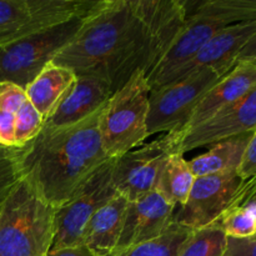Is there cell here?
Listing matches in <instances>:
<instances>
[{
    "label": "cell",
    "mask_w": 256,
    "mask_h": 256,
    "mask_svg": "<svg viewBox=\"0 0 256 256\" xmlns=\"http://www.w3.org/2000/svg\"><path fill=\"white\" fill-rule=\"evenodd\" d=\"M234 206L250 208L256 210V175L242 182V188L232 202V208Z\"/></svg>",
    "instance_id": "f1b7e54d"
},
{
    "label": "cell",
    "mask_w": 256,
    "mask_h": 256,
    "mask_svg": "<svg viewBox=\"0 0 256 256\" xmlns=\"http://www.w3.org/2000/svg\"><path fill=\"white\" fill-rule=\"evenodd\" d=\"M242 182L236 172L195 178L186 202L175 210L172 222L192 232L214 224L232 208Z\"/></svg>",
    "instance_id": "30bf717a"
},
{
    "label": "cell",
    "mask_w": 256,
    "mask_h": 256,
    "mask_svg": "<svg viewBox=\"0 0 256 256\" xmlns=\"http://www.w3.org/2000/svg\"><path fill=\"white\" fill-rule=\"evenodd\" d=\"M250 136L252 132H248L210 145V149L206 152L195 156L189 162V166L194 176L199 178L205 175L236 172Z\"/></svg>",
    "instance_id": "d6986e66"
},
{
    "label": "cell",
    "mask_w": 256,
    "mask_h": 256,
    "mask_svg": "<svg viewBox=\"0 0 256 256\" xmlns=\"http://www.w3.org/2000/svg\"><path fill=\"white\" fill-rule=\"evenodd\" d=\"M175 208L156 190L142 199L128 202L116 250L150 242L164 234L172 224Z\"/></svg>",
    "instance_id": "9a60e30c"
},
{
    "label": "cell",
    "mask_w": 256,
    "mask_h": 256,
    "mask_svg": "<svg viewBox=\"0 0 256 256\" xmlns=\"http://www.w3.org/2000/svg\"><path fill=\"white\" fill-rule=\"evenodd\" d=\"M96 0H0V46L89 12Z\"/></svg>",
    "instance_id": "52a82bcc"
},
{
    "label": "cell",
    "mask_w": 256,
    "mask_h": 256,
    "mask_svg": "<svg viewBox=\"0 0 256 256\" xmlns=\"http://www.w3.org/2000/svg\"><path fill=\"white\" fill-rule=\"evenodd\" d=\"M55 234V208L20 179L0 206V256H48Z\"/></svg>",
    "instance_id": "277c9868"
},
{
    "label": "cell",
    "mask_w": 256,
    "mask_h": 256,
    "mask_svg": "<svg viewBox=\"0 0 256 256\" xmlns=\"http://www.w3.org/2000/svg\"><path fill=\"white\" fill-rule=\"evenodd\" d=\"M44 118L26 100L15 114V148H22L34 139L44 126Z\"/></svg>",
    "instance_id": "cb8c5ba5"
},
{
    "label": "cell",
    "mask_w": 256,
    "mask_h": 256,
    "mask_svg": "<svg viewBox=\"0 0 256 256\" xmlns=\"http://www.w3.org/2000/svg\"><path fill=\"white\" fill-rule=\"evenodd\" d=\"M128 202L125 198L116 194L90 218L82 232V244L94 256H109L116 250Z\"/></svg>",
    "instance_id": "e0dca14e"
},
{
    "label": "cell",
    "mask_w": 256,
    "mask_h": 256,
    "mask_svg": "<svg viewBox=\"0 0 256 256\" xmlns=\"http://www.w3.org/2000/svg\"><path fill=\"white\" fill-rule=\"evenodd\" d=\"M256 62V32L240 52L238 56V62Z\"/></svg>",
    "instance_id": "1f68e13d"
},
{
    "label": "cell",
    "mask_w": 256,
    "mask_h": 256,
    "mask_svg": "<svg viewBox=\"0 0 256 256\" xmlns=\"http://www.w3.org/2000/svg\"><path fill=\"white\" fill-rule=\"evenodd\" d=\"M146 26L140 0H96L72 42L52 62L75 76L106 80L112 92L148 65Z\"/></svg>",
    "instance_id": "6da1fadb"
},
{
    "label": "cell",
    "mask_w": 256,
    "mask_h": 256,
    "mask_svg": "<svg viewBox=\"0 0 256 256\" xmlns=\"http://www.w3.org/2000/svg\"><path fill=\"white\" fill-rule=\"evenodd\" d=\"M48 256H94L92 252L88 249L85 245H78V246L64 248V249L50 250Z\"/></svg>",
    "instance_id": "4dcf8cb0"
},
{
    "label": "cell",
    "mask_w": 256,
    "mask_h": 256,
    "mask_svg": "<svg viewBox=\"0 0 256 256\" xmlns=\"http://www.w3.org/2000/svg\"><path fill=\"white\" fill-rule=\"evenodd\" d=\"M256 32V20L230 25L215 34L200 52L182 66L170 82L184 79L202 70L230 72L238 64V56ZM169 82V84H170Z\"/></svg>",
    "instance_id": "5bb4252c"
},
{
    "label": "cell",
    "mask_w": 256,
    "mask_h": 256,
    "mask_svg": "<svg viewBox=\"0 0 256 256\" xmlns=\"http://www.w3.org/2000/svg\"><path fill=\"white\" fill-rule=\"evenodd\" d=\"M0 145L15 148V114L0 110Z\"/></svg>",
    "instance_id": "f546056e"
},
{
    "label": "cell",
    "mask_w": 256,
    "mask_h": 256,
    "mask_svg": "<svg viewBox=\"0 0 256 256\" xmlns=\"http://www.w3.org/2000/svg\"><path fill=\"white\" fill-rule=\"evenodd\" d=\"M75 78L72 70L52 62L25 88L28 100L34 105L44 120L52 114Z\"/></svg>",
    "instance_id": "ac0fdd59"
},
{
    "label": "cell",
    "mask_w": 256,
    "mask_h": 256,
    "mask_svg": "<svg viewBox=\"0 0 256 256\" xmlns=\"http://www.w3.org/2000/svg\"><path fill=\"white\" fill-rule=\"evenodd\" d=\"M255 62V64H256V62Z\"/></svg>",
    "instance_id": "d6a6232c"
},
{
    "label": "cell",
    "mask_w": 256,
    "mask_h": 256,
    "mask_svg": "<svg viewBox=\"0 0 256 256\" xmlns=\"http://www.w3.org/2000/svg\"><path fill=\"white\" fill-rule=\"evenodd\" d=\"M220 228L226 238L256 236V210L250 208L234 206L228 209L219 220Z\"/></svg>",
    "instance_id": "603a6c76"
},
{
    "label": "cell",
    "mask_w": 256,
    "mask_h": 256,
    "mask_svg": "<svg viewBox=\"0 0 256 256\" xmlns=\"http://www.w3.org/2000/svg\"><path fill=\"white\" fill-rule=\"evenodd\" d=\"M254 86H256V64L252 62H239L202 95L185 124L179 130L169 134H184L204 124L218 112L238 102Z\"/></svg>",
    "instance_id": "4fadbf2b"
},
{
    "label": "cell",
    "mask_w": 256,
    "mask_h": 256,
    "mask_svg": "<svg viewBox=\"0 0 256 256\" xmlns=\"http://www.w3.org/2000/svg\"><path fill=\"white\" fill-rule=\"evenodd\" d=\"M236 174L242 182H246L256 175V129L252 132V136L248 142Z\"/></svg>",
    "instance_id": "4316f807"
},
{
    "label": "cell",
    "mask_w": 256,
    "mask_h": 256,
    "mask_svg": "<svg viewBox=\"0 0 256 256\" xmlns=\"http://www.w3.org/2000/svg\"><path fill=\"white\" fill-rule=\"evenodd\" d=\"M104 106L69 126H42L34 139L16 148L22 179L55 209L65 204L110 160L100 138Z\"/></svg>",
    "instance_id": "7a4b0ae2"
},
{
    "label": "cell",
    "mask_w": 256,
    "mask_h": 256,
    "mask_svg": "<svg viewBox=\"0 0 256 256\" xmlns=\"http://www.w3.org/2000/svg\"><path fill=\"white\" fill-rule=\"evenodd\" d=\"M256 129V86L204 124L180 135L165 134L172 152H185L252 132Z\"/></svg>",
    "instance_id": "8fae6325"
},
{
    "label": "cell",
    "mask_w": 256,
    "mask_h": 256,
    "mask_svg": "<svg viewBox=\"0 0 256 256\" xmlns=\"http://www.w3.org/2000/svg\"><path fill=\"white\" fill-rule=\"evenodd\" d=\"M192 232V230L172 222L166 232L156 239L116 250L109 256H178Z\"/></svg>",
    "instance_id": "44dd1931"
},
{
    "label": "cell",
    "mask_w": 256,
    "mask_h": 256,
    "mask_svg": "<svg viewBox=\"0 0 256 256\" xmlns=\"http://www.w3.org/2000/svg\"><path fill=\"white\" fill-rule=\"evenodd\" d=\"M256 20V0H204L189 2L184 26L164 56L146 75L150 89L169 84L215 34L230 25Z\"/></svg>",
    "instance_id": "3957f363"
},
{
    "label": "cell",
    "mask_w": 256,
    "mask_h": 256,
    "mask_svg": "<svg viewBox=\"0 0 256 256\" xmlns=\"http://www.w3.org/2000/svg\"><path fill=\"white\" fill-rule=\"evenodd\" d=\"M172 152L166 136L116 158L112 165L115 192L128 202H136L155 192L164 162Z\"/></svg>",
    "instance_id": "7c38bea8"
},
{
    "label": "cell",
    "mask_w": 256,
    "mask_h": 256,
    "mask_svg": "<svg viewBox=\"0 0 256 256\" xmlns=\"http://www.w3.org/2000/svg\"><path fill=\"white\" fill-rule=\"evenodd\" d=\"M114 160H108L65 204L55 209V234L50 250L82 245V232L90 218L118 194L112 179Z\"/></svg>",
    "instance_id": "9c48e42d"
},
{
    "label": "cell",
    "mask_w": 256,
    "mask_h": 256,
    "mask_svg": "<svg viewBox=\"0 0 256 256\" xmlns=\"http://www.w3.org/2000/svg\"><path fill=\"white\" fill-rule=\"evenodd\" d=\"M194 180L195 176L184 155L170 152L160 172L155 190L168 202L175 206H182L189 196Z\"/></svg>",
    "instance_id": "ffe728a7"
},
{
    "label": "cell",
    "mask_w": 256,
    "mask_h": 256,
    "mask_svg": "<svg viewBox=\"0 0 256 256\" xmlns=\"http://www.w3.org/2000/svg\"><path fill=\"white\" fill-rule=\"evenodd\" d=\"M84 16L0 46V82H14L25 89L72 42Z\"/></svg>",
    "instance_id": "8992f818"
},
{
    "label": "cell",
    "mask_w": 256,
    "mask_h": 256,
    "mask_svg": "<svg viewBox=\"0 0 256 256\" xmlns=\"http://www.w3.org/2000/svg\"><path fill=\"white\" fill-rule=\"evenodd\" d=\"M152 89L142 70H138L105 104L100 118V138L105 155L116 159L149 138L148 114Z\"/></svg>",
    "instance_id": "5b68a950"
},
{
    "label": "cell",
    "mask_w": 256,
    "mask_h": 256,
    "mask_svg": "<svg viewBox=\"0 0 256 256\" xmlns=\"http://www.w3.org/2000/svg\"><path fill=\"white\" fill-rule=\"evenodd\" d=\"M222 256H256V236L244 239L226 238V246Z\"/></svg>",
    "instance_id": "83f0119b"
},
{
    "label": "cell",
    "mask_w": 256,
    "mask_h": 256,
    "mask_svg": "<svg viewBox=\"0 0 256 256\" xmlns=\"http://www.w3.org/2000/svg\"><path fill=\"white\" fill-rule=\"evenodd\" d=\"M28 100L25 89L9 82H0V110L16 114Z\"/></svg>",
    "instance_id": "484cf974"
},
{
    "label": "cell",
    "mask_w": 256,
    "mask_h": 256,
    "mask_svg": "<svg viewBox=\"0 0 256 256\" xmlns=\"http://www.w3.org/2000/svg\"><path fill=\"white\" fill-rule=\"evenodd\" d=\"M112 86L106 80L92 75L76 76L52 114L44 128H62L79 122L102 109L112 98Z\"/></svg>",
    "instance_id": "2e32d148"
},
{
    "label": "cell",
    "mask_w": 256,
    "mask_h": 256,
    "mask_svg": "<svg viewBox=\"0 0 256 256\" xmlns=\"http://www.w3.org/2000/svg\"><path fill=\"white\" fill-rule=\"evenodd\" d=\"M20 179L16 148L0 145V206Z\"/></svg>",
    "instance_id": "d4e9b609"
},
{
    "label": "cell",
    "mask_w": 256,
    "mask_h": 256,
    "mask_svg": "<svg viewBox=\"0 0 256 256\" xmlns=\"http://www.w3.org/2000/svg\"><path fill=\"white\" fill-rule=\"evenodd\" d=\"M225 246L226 235L216 222L192 232L178 256H222Z\"/></svg>",
    "instance_id": "7402d4cb"
},
{
    "label": "cell",
    "mask_w": 256,
    "mask_h": 256,
    "mask_svg": "<svg viewBox=\"0 0 256 256\" xmlns=\"http://www.w3.org/2000/svg\"><path fill=\"white\" fill-rule=\"evenodd\" d=\"M228 72L212 69L202 70L184 79L152 90L148 114L149 136L179 130L202 95Z\"/></svg>",
    "instance_id": "ba28073f"
}]
</instances>
